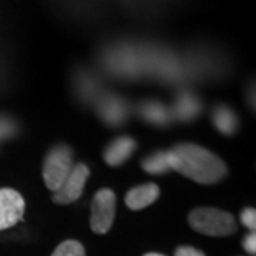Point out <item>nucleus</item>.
<instances>
[{
    "label": "nucleus",
    "mask_w": 256,
    "mask_h": 256,
    "mask_svg": "<svg viewBox=\"0 0 256 256\" xmlns=\"http://www.w3.org/2000/svg\"><path fill=\"white\" fill-rule=\"evenodd\" d=\"M166 156L171 170L198 184H216L228 174V168L220 156L196 144H176L166 151Z\"/></svg>",
    "instance_id": "f257e3e1"
},
{
    "label": "nucleus",
    "mask_w": 256,
    "mask_h": 256,
    "mask_svg": "<svg viewBox=\"0 0 256 256\" xmlns=\"http://www.w3.org/2000/svg\"><path fill=\"white\" fill-rule=\"evenodd\" d=\"M188 220L194 230L208 236H229L238 229L236 220L229 212L216 208H196L191 210Z\"/></svg>",
    "instance_id": "f03ea898"
},
{
    "label": "nucleus",
    "mask_w": 256,
    "mask_h": 256,
    "mask_svg": "<svg viewBox=\"0 0 256 256\" xmlns=\"http://www.w3.org/2000/svg\"><path fill=\"white\" fill-rule=\"evenodd\" d=\"M73 168V151L68 146H54L44 158L43 180L50 191L56 192L66 181Z\"/></svg>",
    "instance_id": "7ed1b4c3"
},
{
    "label": "nucleus",
    "mask_w": 256,
    "mask_h": 256,
    "mask_svg": "<svg viewBox=\"0 0 256 256\" xmlns=\"http://www.w3.org/2000/svg\"><path fill=\"white\" fill-rule=\"evenodd\" d=\"M114 218H116V194L110 188H102L92 198L90 228L94 234L104 235L110 230Z\"/></svg>",
    "instance_id": "20e7f679"
},
{
    "label": "nucleus",
    "mask_w": 256,
    "mask_h": 256,
    "mask_svg": "<svg viewBox=\"0 0 256 256\" xmlns=\"http://www.w3.org/2000/svg\"><path fill=\"white\" fill-rule=\"evenodd\" d=\"M90 176V170L86 164L73 165L68 176L66 178L63 185L54 192L53 201L60 205H67L77 201L82 196V190L87 178Z\"/></svg>",
    "instance_id": "39448f33"
},
{
    "label": "nucleus",
    "mask_w": 256,
    "mask_h": 256,
    "mask_svg": "<svg viewBox=\"0 0 256 256\" xmlns=\"http://www.w3.org/2000/svg\"><path fill=\"white\" fill-rule=\"evenodd\" d=\"M24 200L12 188L0 190V230L12 228L23 218Z\"/></svg>",
    "instance_id": "423d86ee"
},
{
    "label": "nucleus",
    "mask_w": 256,
    "mask_h": 256,
    "mask_svg": "<svg viewBox=\"0 0 256 256\" xmlns=\"http://www.w3.org/2000/svg\"><path fill=\"white\" fill-rule=\"evenodd\" d=\"M98 114L104 122L110 124L112 127H118L127 120V102L117 96L104 97L98 104Z\"/></svg>",
    "instance_id": "0eeeda50"
},
{
    "label": "nucleus",
    "mask_w": 256,
    "mask_h": 256,
    "mask_svg": "<svg viewBox=\"0 0 256 256\" xmlns=\"http://www.w3.org/2000/svg\"><path fill=\"white\" fill-rule=\"evenodd\" d=\"M136 148H137V142L132 138L122 136V137L112 140L110 144L106 146L102 156H104V161L110 166H120L132 156Z\"/></svg>",
    "instance_id": "6e6552de"
},
{
    "label": "nucleus",
    "mask_w": 256,
    "mask_h": 256,
    "mask_svg": "<svg viewBox=\"0 0 256 256\" xmlns=\"http://www.w3.org/2000/svg\"><path fill=\"white\" fill-rule=\"evenodd\" d=\"M160 196V188L156 184H142L131 188L126 195V204L131 210H141L156 202Z\"/></svg>",
    "instance_id": "1a4fd4ad"
},
{
    "label": "nucleus",
    "mask_w": 256,
    "mask_h": 256,
    "mask_svg": "<svg viewBox=\"0 0 256 256\" xmlns=\"http://www.w3.org/2000/svg\"><path fill=\"white\" fill-rule=\"evenodd\" d=\"M201 110L202 104L196 96H194L192 92H182L176 97L171 110V116L180 121L190 122L198 117Z\"/></svg>",
    "instance_id": "9d476101"
},
{
    "label": "nucleus",
    "mask_w": 256,
    "mask_h": 256,
    "mask_svg": "<svg viewBox=\"0 0 256 256\" xmlns=\"http://www.w3.org/2000/svg\"><path fill=\"white\" fill-rule=\"evenodd\" d=\"M138 111L141 114V117L146 120V122L156 126V127H166L171 121V110L168 107H165L162 102L156 100L144 101L140 104Z\"/></svg>",
    "instance_id": "9b49d317"
},
{
    "label": "nucleus",
    "mask_w": 256,
    "mask_h": 256,
    "mask_svg": "<svg viewBox=\"0 0 256 256\" xmlns=\"http://www.w3.org/2000/svg\"><path fill=\"white\" fill-rule=\"evenodd\" d=\"M212 122L215 128L224 136H232L236 132L239 126L235 111L228 106H218L212 111Z\"/></svg>",
    "instance_id": "f8f14e48"
},
{
    "label": "nucleus",
    "mask_w": 256,
    "mask_h": 256,
    "mask_svg": "<svg viewBox=\"0 0 256 256\" xmlns=\"http://www.w3.org/2000/svg\"><path fill=\"white\" fill-rule=\"evenodd\" d=\"M142 168L148 174L161 175L170 171V164H168V156L166 151H156L151 156H146L142 160Z\"/></svg>",
    "instance_id": "ddd939ff"
},
{
    "label": "nucleus",
    "mask_w": 256,
    "mask_h": 256,
    "mask_svg": "<svg viewBox=\"0 0 256 256\" xmlns=\"http://www.w3.org/2000/svg\"><path fill=\"white\" fill-rule=\"evenodd\" d=\"M52 256H86L84 248L77 240H64L56 248Z\"/></svg>",
    "instance_id": "4468645a"
},
{
    "label": "nucleus",
    "mask_w": 256,
    "mask_h": 256,
    "mask_svg": "<svg viewBox=\"0 0 256 256\" xmlns=\"http://www.w3.org/2000/svg\"><path fill=\"white\" fill-rule=\"evenodd\" d=\"M240 222L246 226L250 232H255L256 228V212L254 208H245L240 214Z\"/></svg>",
    "instance_id": "2eb2a0df"
},
{
    "label": "nucleus",
    "mask_w": 256,
    "mask_h": 256,
    "mask_svg": "<svg viewBox=\"0 0 256 256\" xmlns=\"http://www.w3.org/2000/svg\"><path fill=\"white\" fill-rule=\"evenodd\" d=\"M14 131H16V126L12 120L0 117V140L13 136Z\"/></svg>",
    "instance_id": "dca6fc26"
},
{
    "label": "nucleus",
    "mask_w": 256,
    "mask_h": 256,
    "mask_svg": "<svg viewBox=\"0 0 256 256\" xmlns=\"http://www.w3.org/2000/svg\"><path fill=\"white\" fill-rule=\"evenodd\" d=\"M244 249L246 250L249 255H255L256 252V236L255 232H249L246 236L242 240Z\"/></svg>",
    "instance_id": "f3484780"
},
{
    "label": "nucleus",
    "mask_w": 256,
    "mask_h": 256,
    "mask_svg": "<svg viewBox=\"0 0 256 256\" xmlns=\"http://www.w3.org/2000/svg\"><path fill=\"white\" fill-rule=\"evenodd\" d=\"M175 256H205V254L192 246H180L175 250Z\"/></svg>",
    "instance_id": "a211bd4d"
},
{
    "label": "nucleus",
    "mask_w": 256,
    "mask_h": 256,
    "mask_svg": "<svg viewBox=\"0 0 256 256\" xmlns=\"http://www.w3.org/2000/svg\"><path fill=\"white\" fill-rule=\"evenodd\" d=\"M144 256H164V255H161V254H146Z\"/></svg>",
    "instance_id": "6ab92c4d"
}]
</instances>
